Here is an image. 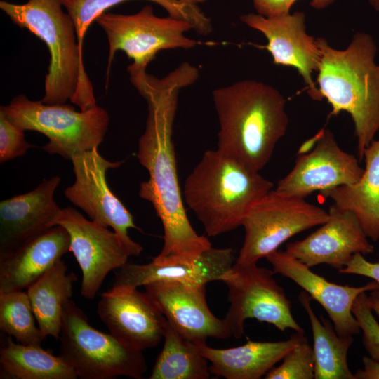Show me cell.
<instances>
[{
    "label": "cell",
    "instance_id": "cell-1",
    "mask_svg": "<svg viewBox=\"0 0 379 379\" xmlns=\"http://www.w3.org/2000/svg\"><path fill=\"white\" fill-rule=\"evenodd\" d=\"M199 77V69L184 62L161 79L146 73L132 81L148 107L136 156L149 173L139 196L152 204L164 228V246L156 260L194 259L212 247L206 237L195 232L186 214L172 139L179 92Z\"/></svg>",
    "mask_w": 379,
    "mask_h": 379
},
{
    "label": "cell",
    "instance_id": "cell-2",
    "mask_svg": "<svg viewBox=\"0 0 379 379\" xmlns=\"http://www.w3.org/2000/svg\"><path fill=\"white\" fill-rule=\"evenodd\" d=\"M220 129L217 149L260 172L288 126L286 100L274 87L253 79L212 91Z\"/></svg>",
    "mask_w": 379,
    "mask_h": 379
},
{
    "label": "cell",
    "instance_id": "cell-3",
    "mask_svg": "<svg viewBox=\"0 0 379 379\" xmlns=\"http://www.w3.org/2000/svg\"><path fill=\"white\" fill-rule=\"evenodd\" d=\"M321 60L316 84L322 100L331 107L330 116L348 113L354 124L359 159L379 130V65L372 36L357 32L344 49L318 37Z\"/></svg>",
    "mask_w": 379,
    "mask_h": 379
},
{
    "label": "cell",
    "instance_id": "cell-4",
    "mask_svg": "<svg viewBox=\"0 0 379 379\" xmlns=\"http://www.w3.org/2000/svg\"><path fill=\"white\" fill-rule=\"evenodd\" d=\"M62 7V0H28L20 4L0 1L1 10L14 24L48 47L51 58L41 101L58 105L70 100L86 111L97 105L93 86L84 67L74 21Z\"/></svg>",
    "mask_w": 379,
    "mask_h": 379
},
{
    "label": "cell",
    "instance_id": "cell-5",
    "mask_svg": "<svg viewBox=\"0 0 379 379\" xmlns=\"http://www.w3.org/2000/svg\"><path fill=\"white\" fill-rule=\"evenodd\" d=\"M273 187L259 172L208 149L186 178L183 198L207 236L216 237L241 226L251 207Z\"/></svg>",
    "mask_w": 379,
    "mask_h": 379
},
{
    "label": "cell",
    "instance_id": "cell-6",
    "mask_svg": "<svg viewBox=\"0 0 379 379\" xmlns=\"http://www.w3.org/2000/svg\"><path fill=\"white\" fill-rule=\"evenodd\" d=\"M59 340L60 355L79 378L125 376L140 379L147 371L142 351L124 344L111 333L95 329L71 299L64 307Z\"/></svg>",
    "mask_w": 379,
    "mask_h": 379
},
{
    "label": "cell",
    "instance_id": "cell-7",
    "mask_svg": "<svg viewBox=\"0 0 379 379\" xmlns=\"http://www.w3.org/2000/svg\"><path fill=\"white\" fill-rule=\"evenodd\" d=\"M0 112L24 131L45 135L48 142L43 149L69 159L98 148L109 123L107 111L98 105L77 112L66 103L46 105L23 95L15 97L8 105L1 106Z\"/></svg>",
    "mask_w": 379,
    "mask_h": 379
},
{
    "label": "cell",
    "instance_id": "cell-8",
    "mask_svg": "<svg viewBox=\"0 0 379 379\" xmlns=\"http://www.w3.org/2000/svg\"><path fill=\"white\" fill-rule=\"evenodd\" d=\"M328 218V211L304 198L272 190L244 218V239L235 262L257 264L292 237L322 225Z\"/></svg>",
    "mask_w": 379,
    "mask_h": 379
},
{
    "label": "cell",
    "instance_id": "cell-9",
    "mask_svg": "<svg viewBox=\"0 0 379 379\" xmlns=\"http://www.w3.org/2000/svg\"><path fill=\"white\" fill-rule=\"evenodd\" d=\"M95 22L105 32L109 44L107 81L115 53L119 50L133 61L127 68L130 74L146 72L147 65L159 51L190 49L197 44L185 36L186 32L193 29L189 22L170 16L158 17L149 5L131 15L105 12Z\"/></svg>",
    "mask_w": 379,
    "mask_h": 379
},
{
    "label": "cell",
    "instance_id": "cell-10",
    "mask_svg": "<svg viewBox=\"0 0 379 379\" xmlns=\"http://www.w3.org/2000/svg\"><path fill=\"white\" fill-rule=\"evenodd\" d=\"M274 274L272 270L257 264L235 262L223 280L230 303L224 319L235 338L242 337L248 319L272 324L282 332L292 329L304 334L292 314L291 301Z\"/></svg>",
    "mask_w": 379,
    "mask_h": 379
},
{
    "label": "cell",
    "instance_id": "cell-11",
    "mask_svg": "<svg viewBox=\"0 0 379 379\" xmlns=\"http://www.w3.org/2000/svg\"><path fill=\"white\" fill-rule=\"evenodd\" d=\"M70 160L75 181L65 190V197L81 208L91 220L112 227L131 256L140 255L142 246L128 234L130 228L138 229L133 216L111 191L106 179L107 171L118 168L121 162L105 159L98 148L74 155Z\"/></svg>",
    "mask_w": 379,
    "mask_h": 379
},
{
    "label": "cell",
    "instance_id": "cell-12",
    "mask_svg": "<svg viewBox=\"0 0 379 379\" xmlns=\"http://www.w3.org/2000/svg\"><path fill=\"white\" fill-rule=\"evenodd\" d=\"M55 225L62 226L69 235V252L82 273L81 295L93 299L108 273L128 262L129 251L114 230L87 220L72 207L61 210Z\"/></svg>",
    "mask_w": 379,
    "mask_h": 379
},
{
    "label": "cell",
    "instance_id": "cell-13",
    "mask_svg": "<svg viewBox=\"0 0 379 379\" xmlns=\"http://www.w3.org/2000/svg\"><path fill=\"white\" fill-rule=\"evenodd\" d=\"M305 14L295 11L266 18L258 13L240 16L247 26L261 32L267 41L262 47L272 55L277 65L295 68L306 85L307 93L314 100H322L315 81L314 72L318 71L321 51L317 39L306 31Z\"/></svg>",
    "mask_w": 379,
    "mask_h": 379
},
{
    "label": "cell",
    "instance_id": "cell-14",
    "mask_svg": "<svg viewBox=\"0 0 379 379\" xmlns=\"http://www.w3.org/2000/svg\"><path fill=\"white\" fill-rule=\"evenodd\" d=\"M364 171L353 154L340 148L332 132L324 128L314 149L297 157L293 168L275 190L305 199L315 192L354 184Z\"/></svg>",
    "mask_w": 379,
    "mask_h": 379
},
{
    "label": "cell",
    "instance_id": "cell-15",
    "mask_svg": "<svg viewBox=\"0 0 379 379\" xmlns=\"http://www.w3.org/2000/svg\"><path fill=\"white\" fill-rule=\"evenodd\" d=\"M97 313L112 335L133 348L143 351L164 340L167 320L138 288L112 286L101 294Z\"/></svg>",
    "mask_w": 379,
    "mask_h": 379
},
{
    "label": "cell",
    "instance_id": "cell-16",
    "mask_svg": "<svg viewBox=\"0 0 379 379\" xmlns=\"http://www.w3.org/2000/svg\"><path fill=\"white\" fill-rule=\"evenodd\" d=\"M206 286L175 281H157L144 286L145 293L168 322L180 334L196 343L232 336L225 320L208 307Z\"/></svg>",
    "mask_w": 379,
    "mask_h": 379
},
{
    "label": "cell",
    "instance_id": "cell-17",
    "mask_svg": "<svg viewBox=\"0 0 379 379\" xmlns=\"http://www.w3.org/2000/svg\"><path fill=\"white\" fill-rule=\"evenodd\" d=\"M328 219L305 239L289 243L286 252L309 267L325 264L338 270L357 253L374 252L356 215L332 204Z\"/></svg>",
    "mask_w": 379,
    "mask_h": 379
},
{
    "label": "cell",
    "instance_id": "cell-18",
    "mask_svg": "<svg viewBox=\"0 0 379 379\" xmlns=\"http://www.w3.org/2000/svg\"><path fill=\"white\" fill-rule=\"evenodd\" d=\"M265 258L275 274L294 281L323 307L339 335H354L361 331L352 312V305L361 293L377 288L375 281L361 286L340 285L314 273L310 267L286 251L277 250Z\"/></svg>",
    "mask_w": 379,
    "mask_h": 379
},
{
    "label": "cell",
    "instance_id": "cell-19",
    "mask_svg": "<svg viewBox=\"0 0 379 379\" xmlns=\"http://www.w3.org/2000/svg\"><path fill=\"white\" fill-rule=\"evenodd\" d=\"M60 182V177H52L29 192L0 202V254L55 226L62 210L54 199Z\"/></svg>",
    "mask_w": 379,
    "mask_h": 379
},
{
    "label": "cell",
    "instance_id": "cell-20",
    "mask_svg": "<svg viewBox=\"0 0 379 379\" xmlns=\"http://www.w3.org/2000/svg\"><path fill=\"white\" fill-rule=\"evenodd\" d=\"M231 248H211L194 259L152 261L147 264L126 262L116 273L113 286L138 288L157 281H175L206 285L223 280L233 266Z\"/></svg>",
    "mask_w": 379,
    "mask_h": 379
},
{
    "label": "cell",
    "instance_id": "cell-21",
    "mask_svg": "<svg viewBox=\"0 0 379 379\" xmlns=\"http://www.w3.org/2000/svg\"><path fill=\"white\" fill-rule=\"evenodd\" d=\"M69 248L67 231L55 225L0 254V293L27 289Z\"/></svg>",
    "mask_w": 379,
    "mask_h": 379
},
{
    "label": "cell",
    "instance_id": "cell-22",
    "mask_svg": "<svg viewBox=\"0 0 379 379\" xmlns=\"http://www.w3.org/2000/svg\"><path fill=\"white\" fill-rule=\"evenodd\" d=\"M304 337V334L295 332L286 340H248L242 345L226 349L211 347L206 343H199V348L211 362V373L227 379H259Z\"/></svg>",
    "mask_w": 379,
    "mask_h": 379
},
{
    "label": "cell",
    "instance_id": "cell-23",
    "mask_svg": "<svg viewBox=\"0 0 379 379\" xmlns=\"http://www.w3.org/2000/svg\"><path fill=\"white\" fill-rule=\"evenodd\" d=\"M365 168L354 184L319 193L331 199L336 207L352 212L368 238L379 239V139L373 140L363 154Z\"/></svg>",
    "mask_w": 379,
    "mask_h": 379
},
{
    "label": "cell",
    "instance_id": "cell-24",
    "mask_svg": "<svg viewBox=\"0 0 379 379\" xmlns=\"http://www.w3.org/2000/svg\"><path fill=\"white\" fill-rule=\"evenodd\" d=\"M77 277L61 259L27 288L37 325L44 338L59 339L65 305Z\"/></svg>",
    "mask_w": 379,
    "mask_h": 379
},
{
    "label": "cell",
    "instance_id": "cell-25",
    "mask_svg": "<svg viewBox=\"0 0 379 379\" xmlns=\"http://www.w3.org/2000/svg\"><path fill=\"white\" fill-rule=\"evenodd\" d=\"M311 299L305 291H302L298 296L310 319L312 332L314 379H355L347 361L353 335L340 336L329 321L322 317L320 320L312 307Z\"/></svg>",
    "mask_w": 379,
    "mask_h": 379
},
{
    "label": "cell",
    "instance_id": "cell-26",
    "mask_svg": "<svg viewBox=\"0 0 379 379\" xmlns=\"http://www.w3.org/2000/svg\"><path fill=\"white\" fill-rule=\"evenodd\" d=\"M1 378L75 379L73 368L41 346L14 343L8 335L0 349Z\"/></svg>",
    "mask_w": 379,
    "mask_h": 379
},
{
    "label": "cell",
    "instance_id": "cell-27",
    "mask_svg": "<svg viewBox=\"0 0 379 379\" xmlns=\"http://www.w3.org/2000/svg\"><path fill=\"white\" fill-rule=\"evenodd\" d=\"M128 0H62L72 18L77 34L78 44L83 53L84 36L93 21L109 8ZM162 6L170 17L189 22L198 34L206 36L212 32L211 19L198 6L187 4L180 0H149Z\"/></svg>",
    "mask_w": 379,
    "mask_h": 379
},
{
    "label": "cell",
    "instance_id": "cell-28",
    "mask_svg": "<svg viewBox=\"0 0 379 379\" xmlns=\"http://www.w3.org/2000/svg\"><path fill=\"white\" fill-rule=\"evenodd\" d=\"M208 360L201 353L199 343L180 334L167 321L164 346L158 355L150 379H207Z\"/></svg>",
    "mask_w": 379,
    "mask_h": 379
},
{
    "label": "cell",
    "instance_id": "cell-29",
    "mask_svg": "<svg viewBox=\"0 0 379 379\" xmlns=\"http://www.w3.org/2000/svg\"><path fill=\"white\" fill-rule=\"evenodd\" d=\"M36 318L27 292L0 293V329L17 343L41 346L45 338L35 323Z\"/></svg>",
    "mask_w": 379,
    "mask_h": 379
},
{
    "label": "cell",
    "instance_id": "cell-30",
    "mask_svg": "<svg viewBox=\"0 0 379 379\" xmlns=\"http://www.w3.org/2000/svg\"><path fill=\"white\" fill-rule=\"evenodd\" d=\"M282 363L274 366L265 375L266 379H313L314 357L313 348L305 336L282 359Z\"/></svg>",
    "mask_w": 379,
    "mask_h": 379
},
{
    "label": "cell",
    "instance_id": "cell-31",
    "mask_svg": "<svg viewBox=\"0 0 379 379\" xmlns=\"http://www.w3.org/2000/svg\"><path fill=\"white\" fill-rule=\"evenodd\" d=\"M366 292L359 295L353 302L352 312L362 331V342L369 356L379 361V324L368 303Z\"/></svg>",
    "mask_w": 379,
    "mask_h": 379
},
{
    "label": "cell",
    "instance_id": "cell-32",
    "mask_svg": "<svg viewBox=\"0 0 379 379\" xmlns=\"http://www.w3.org/2000/svg\"><path fill=\"white\" fill-rule=\"evenodd\" d=\"M24 130L0 112V162L23 156L32 147L25 138Z\"/></svg>",
    "mask_w": 379,
    "mask_h": 379
},
{
    "label": "cell",
    "instance_id": "cell-33",
    "mask_svg": "<svg viewBox=\"0 0 379 379\" xmlns=\"http://www.w3.org/2000/svg\"><path fill=\"white\" fill-rule=\"evenodd\" d=\"M340 273L356 274L371 278L377 283L376 289L370 291V295L379 298V262L366 260L364 255L355 253L345 267L338 270Z\"/></svg>",
    "mask_w": 379,
    "mask_h": 379
},
{
    "label": "cell",
    "instance_id": "cell-34",
    "mask_svg": "<svg viewBox=\"0 0 379 379\" xmlns=\"http://www.w3.org/2000/svg\"><path fill=\"white\" fill-rule=\"evenodd\" d=\"M298 0H253L257 13L266 18L291 13V8Z\"/></svg>",
    "mask_w": 379,
    "mask_h": 379
},
{
    "label": "cell",
    "instance_id": "cell-35",
    "mask_svg": "<svg viewBox=\"0 0 379 379\" xmlns=\"http://www.w3.org/2000/svg\"><path fill=\"white\" fill-rule=\"evenodd\" d=\"M362 362L364 368L354 373L355 379H379V361L364 356Z\"/></svg>",
    "mask_w": 379,
    "mask_h": 379
},
{
    "label": "cell",
    "instance_id": "cell-36",
    "mask_svg": "<svg viewBox=\"0 0 379 379\" xmlns=\"http://www.w3.org/2000/svg\"><path fill=\"white\" fill-rule=\"evenodd\" d=\"M336 0H310V6L317 10H321L327 8Z\"/></svg>",
    "mask_w": 379,
    "mask_h": 379
},
{
    "label": "cell",
    "instance_id": "cell-37",
    "mask_svg": "<svg viewBox=\"0 0 379 379\" xmlns=\"http://www.w3.org/2000/svg\"><path fill=\"white\" fill-rule=\"evenodd\" d=\"M369 305L375 314L379 317V298L369 295L368 297Z\"/></svg>",
    "mask_w": 379,
    "mask_h": 379
},
{
    "label": "cell",
    "instance_id": "cell-38",
    "mask_svg": "<svg viewBox=\"0 0 379 379\" xmlns=\"http://www.w3.org/2000/svg\"><path fill=\"white\" fill-rule=\"evenodd\" d=\"M182 2H184L185 4H191V5H196L197 6L198 4H201V3H204L208 0H180Z\"/></svg>",
    "mask_w": 379,
    "mask_h": 379
},
{
    "label": "cell",
    "instance_id": "cell-39",
    "mask_svg": "<svg viewBox=\"0 0 379 379\" xmlns=\"http://www.w3.org/2000/svg\"><path fill=\"white\" fill-rule=\"evenodd\" d=\"M371 6L375 10L379 11V0H368Z\"/></svg>",
    "mask_w": 379,
    "mask_h": 379
}]
</instances>
